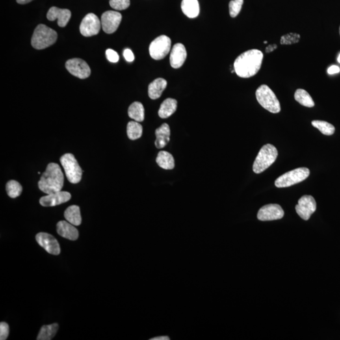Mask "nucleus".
I'll return each mask as SVG.
<instances>
[{"mask_svg":"<svg viewBox=\"0 0 340 340\" xmlns=\"http://www.w3.org/2000/svg\"><path fill=\"white\" fill-rule=\"evenodd\" d=\"M263 55L258 49L249 50L238 56L234 69L238 77L248 79L257 75L261 68Z\"/></svg>","mask_w":340,"mask_h":340,"instance_id":"f257e3e1","label":"nucleus"},{"mask_svg":"<svg viewBox=\"0 0 340 340\" xmlns=\"http://www.w3.org/2000/svg\"><path fill=\"white\" fill-rule=\"evenodd\" d=\"M41 191L46 194L61 191L64 185V175L60 166L49 163L38 183Z\"/></svg>","mask_w":340,"mask_h":340,"instance_id":"f03ea898","label":"nucleus"},{"mask_svg":"<svg viewBox=\"0 0 340 340\" xmlns=\"http://www.w3.org/2000/svg\"><path fill=\"white\" fill-rule=\"evenodd\" d=\"M57 39L58 34L55 30L46 25L40 24L34 30L31 44L35 49H44L55 44Z\"/></svg>","mask_w":340,"mask_h":340,"instance_id":"7ed1b4c3","label":"nucleus"},{"mask_svg":"<svg viewBox=\"0 0 340 340\" xmlns=\"http://www.w3.org/2000/svg\"><path fill=\"white\" fill-rule=\"evenodd\" d=\"M277 157L278 151L276 147L270 144L264 145L253 163V172L257 174L264 172L276 161Z\"/></svg>","mask_w":340,"mask_h":340,"instance_id":"20e7f679","label":"nucleus"},{"mask_svg":"<svg viewBox=\"0 0 340 340\" xmlns=\"http://www.w3.org/2000/svg\"><path fill=\"white\" fill-rule=\"evenodd\" d=\"M258 101L264 109L273 114L280 112V104L276 94L266 84H262L256 91Z\"/></svg>","mask_w":340,"mask_h":340,"instance_id":"39448f33","label":"nucleus"},{"mask_svg":"<svg viewBox=\"0 0 340 340\" xmlns=\"http://www.w3.org/2000/svg\"><path fill=\"white\" fill-rule=\"evenodd\" d=\"M60 161L69 182L74 184L79 183L81 181L83 172L74 155L70 153L65 154L60 158Z\"/></svg>","mask_w":340,"mask_h":340,"instance_id":"423d86ee","label":"nucleus"},{"mask_svg":"<svg viewBox=\"0 0 340 340\" xmlns=\"http://www.w3.org/2000/svg\"><path fill=\"white\" fill-rule=\"evenodd\" d=\"M310 174V171L307 168H300L290 171L279 177L275 182L277 187L284 188L291 187L295 184L302 182Z\"/></svg>","mask_w":340,"mask_h":340,"instance_id":"0eeeda50","label":"nucleus"},{"mask_svg":"<svg viewBox=\"0 0 340 340\" xmlns=\"http://www.w3.org/2000/svg\"><path fill=\"white\" fill-rule=\"evenodd\" d=\"M171 40L168 36H161L154 40L149 45V54L155 60H161L170 53Z\"/></svg>","mask_w":340,"mask_h":340,"instance_id":"6e6552de","label":"nucleus"},{"mask_svg":"<svg viewBox=\"0 0 340 340\" xmlns=\"http://www.w3.org/2000/svg\"><path fill=\"white\" fill-rule=\"evenodd\" d=\"M101 21L94 14H88L84 17L80 26V32L84 37H92L99 33Z\"/></svg>","mask_w":340,"mask_h":340,"instance_id":"1a4fd4ad","label":"nucleus"},{"mask_svg":"<svg viewBox=\"0 0 340 340\" xmlns=\"http://www.w3.org/2000/svg\"><path fill=\"white\" fill-rule=\"evenodd\" d=\"M66 68L71 75L80 79H87L91 74V69L88 64L79 58L67 60Z\"/></svg>","mask_w":340,"mask_h":340,"instance_id":"9d476101","label":"nucleus"},{"mask_svg":"<svg viewBox=\"0 0 340 340\" xmlns=\"http://www.w3.org/2000/svg\"><path fill=\"white\" fill-rule=\"evenodd\" d=\"M122 20V15L115 11H107L101 17V27L107 34L114 33Z\"/></svg>","mask_w":340,"mask_h":340,"instance_id":"9b49d317","label":"nucleus"},{"mask_svg":"<svg viewBox=\"0 0 340 340\" xmlns=\"http://www.w3.org/2000/svg\"><path fill=\"white\" fill-rule=\"evenodd\" d=\"M296 212L302 220H307L316 211V202L313 197L304 196L298 201L296 206Z\"/></svg>","mask_w":340,"mask_h":340,"instance_id":"f8f14e48","label":"nucleus"},{"mask_svg":"<svg viewBox=\"0 0 340 340\" xmlns=\"http://www.w3.org/2000/svg\"><path fill=\"white\" fill-rule=\"evenodd\" d=\"M284 216L282 208L278 204L264 205L258 212L257 218L261 221L279 220Z\"/></svg>","mask_w":340,"mask_h":340,"instance_id":"ddd939ff","label":"nucleus"},{"mask_svg":"<svg viewBox=\"0 0 340 340\" xmlns=\"http://www.w3.org/2000/svg\"><path fill=\"white\" fill-rule=\"evenodd\" d=\"M36 241L50 254L60 255V244L53 236L48 233H40L36 236Z\"/></svg>","mask_w":340,"mask_h":340,"instance_id":"4468645a","label":"nucleus"},{"mask_svg":"<svg viewBox=\"0 0 340 340\" xmlns=\"http://www.w3.org/2000/svg\"><path fill=\"white\" fill-rule=\"evenodd\" d=\"M71 194L68 192L60 191L47 194L40 199L41 205L44 207H54L62 204L70 200Z\"/></svg>","mask_w":340,"mask_h":340,"instance_id":"2eb2a0df","label":"nucleus"},{"mask_svg":"<svg viewBox=\"0 0 340 340\" xmlns=\"http://www.w3.org/2000/svg\"><path fill=\"white\" fill-rule=\"evenodd\" d=\"M71 17L70 10L60 9L53 6L50 8L47 14V19L50 21L58 20V24L60 27H66Z\"/></svg>","mask_w":340,"mask_h":340,"instance_id":"dca6fc26","label":"nucleus"},{"mask_svg":"<svg viewBox=\"0 0 340 340\" xmlns=\"http://www.w3.org/2000/svg\"><path fill=\"white\" fill-rule=\"evenodd\" d=\"M187 51L185 46L178 43L173 47L170 54V64L172 68L177 69L183 66L187 58Z\"/></svg>","mask_w":340,"mask_h":340,"instance_id":"f3484780","label":"nucleus"},{"mask_svg":"<svg viewBox=\"0 0 340 340\" xmlns=\"http://www.w3.org/2000/svg\"><path fill=\"white\" fill-rule=\"evenodd\" d=\"M57 232L60 237L66 238L71 241H75L79 237V233L74 225L68 221L61 220L58 223Z\"/></svg>","mask_w":340,"mask_h":340,"instance_id":"a211bd4d","label":"nucleus"},{"mask_svg":"<svg viewBox=\"0 0 340 340\" xmlns=\"http://www.w3.org/2000/svg\"><path fill=\"white\" fill-rule=\"evenodd\" d=\"M155 146L158 149L164 148L170 142V128L167 123H163L161 127L156 130Z\"/></svg>","mask_w":340,"mask_h":340,"instance_id":"6ab92c4d","label":"nucleus"},{"mask_svg":"<svg viewBox=\"0 0 340 340\" xmlns=\"http://www.w3.org/2000/svg\"><path fill=\"white\" fill-rule=\"evenodd\" d=\"M167 86V81L163 79H156L151 82L148 86V95L149 98L157 100L161 96L162 93Z\"/></svg>","mask_w":340,"mask_h":340,"instance_id":"aec40b11","label":"nucleus"},{"mask_svg":"<svg viewBox=\"0 0 340 340\" xmlns=\"http://www.w3.org/2000/svg\"><path fill=\"white\" fill-rule=\"evenodd\" d=\"M181 6L183 14L188 18H196L200 12L198 0H183Z\"/></svg>","mask_w":340,"mask_h":340,"instance_id":"412c9836","label":"nucleus"},{"mask_svg":"<svg viewBox=\"0 0 340 340\" xmlns=\"http://www.w3.org/2000/svg\"><path fill=\"white\" fill-rule=\"evenodd\" d=\"M177 101L173 99H167L161 103L158 111V115L161 119L169 118L176 112Z\"/></svg>","mask_w":340,"mask_h":340,"instance_id":"4be33fe9","label":"nucleus"},{"mask_svg":"<svg viewBox=\"0 0 340 340\" xmlns=\"http://www.w3.org/2000/svg\"><path fill=\"white\" fill-rule=\"evenodd\" d=\"M156 161L158 165L164 170H170L175 168V160L167 151H161L158 154Z\"/></svg>","mask_w":340,"mask_h":340,"instance_id":"5701e85b","label":"nucleus"},{"mask_svg":"<svg viewBox=\"0 0 340 340\" xmlns=\"http://www.w3.org/2000/svg\"><path fill=\"white\" fill-rule=\"evenodd\" d=\"M64 218L74 226H80L81 223L80 209L77 205H71L64 212Z\"/></svg>","mask_w":340,"mask_h":340,"instance_id":"b1692460","label":"nucleus"},{"mask_svg":"<svg viewBox=\"0 0 340 340\" xmlns=\"http://www.w3.org/2000/svg\"><path fill=\"white\" fill-rule=\"evenodd\" d=\"M128 115L130 118L136 122H142L144 120V108L142 104L139 101L132 103L128 109Z\"/></svg>","mask_w":340,"mask_h":340,"instance_id":"393cba45","label":"nucleus"},{"mask_svg":"<svg viewBox=\"0 0 340 340\" xmlns=\"http://www.w3.org/2000/svg\"><path fill=\"white\" fill-rule=\"evenodd\" d=\"M58 329H59V325L57 323L43 326L40 329V334L38 336L37 340H51L55 337Z\"/></svg>","mask_w":340,"mask_h":340,"instance_id":"a878e982","label":"nucleus"},{"mask_svg":"<svg viewBox=\"0 0 340 340\" xmlns=\"http://www.w3.org/2000/svg\"><path fill=\"white\" fill-rule=\"evenodd\" d=\"M294 98L300 105L305 107L311 108L315 106V102L310 95L303 89H298L296 90Z\"/></svg>","mask_w":340,"mask_h":340,"instance_id":"bb28decb","label":"nucleus"},{"mask_svg":"<svg viewBox=\"0 0 340 340\" xmlns=\"http://www.w3.org/2000/svg\"><path fill=\"white\" fill-rule=\"evenodd\" d=\"M127 136L131 140L140 139L142 134V127L138 122L131 121L127 126Z\"/></svg>","mask_w":340,"mask_h":340,"instance_id":"cd10ccee","label":"nucleus"},{"mask_svg":"<svg viewBox=\"0 0 340 340\" xmlns=\"http://www.w3.org/2000/svg\"><path fill=\"white\" fill-rule=\"evenodd\" d=\"M312 125L324 135L331 136L335 133V127L325 121L314 120L312 122Z\"/></svg>","mask_w":340,"mask_h":340,"instance_id":"c85d7f7f","label":"nucleus"},{"mask_svg":"<svg viewBox=\"0 0 340 340\" xmlns=\"http://www.w3.org/2000/svg\"><path fill=\"white\" fill-rule=\"evenodd\" d=\"M6 190L10 198H16L20 196L22 192V187L18 181L10 180L6 183Z\"/></svg>","mask_w":340,"mask_h":340,"instance_id":"c756f323","label":"nucleus"},{"mask_svg":"<svg viewBox=\"0 0 340 340\" xmlns=\"http://www.w3.org/2000/svg\"><path fill=\"white\" fill-rule=\"evenodd\" d=\"M243 1V0H232V1L229 2V14H230L231 17L235 18L240 14V11L241 10Z\"/></svg>","mask_w":340,"mask_h":340,"instance_id":"7c9ffc66","label":"nucleus"},{"mask_svg":"<svg viewBox=\"0 0 340 340\" xmlns=\"http://www.w3.org/2000/svg\"><path fill=\"white\" fill-rule=\"evenodd\" d=\"M300 39V36L297 33H289L284 35L281 38L280 44L281 45H292L296 44Z\"/></svg>","mask_w":340,"mask_h":340,"instance_id":"2f4dec72","label":"nucleus"},{"mask_svg":"<svg viewBox=\"0 0 340 340\" xmlns=\"http://www.w3.org/2000/svg\"><path fill=\"white\" fill-rule=\"evenodd\" d=\"M110 5L116 10L127 9L130 6V0H110Z\"/></svg>","mask_w":340,"mask_h":340,"instance_id":"473e14b6","label":"nucleus"},{"mask_svg":"<svg viewBox=\"0 0 340 340\" xmlns=\"http://www.w3.org/2000/svg\"><path fill=\"white\" fill-rule=\"evenodd\" d=\"M9 335V326L5 322L0 323V340H5Z\"/></svg>","mask_w":340,"mask_h":340,"instance_id":"72a5a7b5","label":"nucleus"},{"mask_svg":"<svg viewBox=\"0 0 340 340\" xmlns=\"http://www.w3.org/2000/svg\"><path fill=\"white\" fill-rule=\"evenodd\" d=\"M105 55L107 59L109 60L110 62L116 63V62L119 61V56L118 54L117 53V52L114 51V50L110 49H107V51H106Z\"/></svg>","mask_w":340,"mask_h":340,"instance_id":"f704fd0d","label":"nucleus"},{"mask_svg":"<svg viewBox=\"0 0 340 340\" xmlns=\"http://www.w3.org/2000/svg\"><path fill=\"white\" fill-rule=\"evenodd\" d=\"M123 57L125 58V60L127 62H133L134 59H135L133 51L129 49L124 50V51H123Z\"/></svg>","mask_w":340,"mask_h":340,"instance_id":"c9c22d12","label":"nucleus"},{"mask_svg":"<svg viewBox=\"0 0 340 340\" xmlns=\"http://www.w3.org/2000/svg\"><path fill=\"white\" fill-rule=\"evenodd\" d=\"M340 71V69L338 66H331L328 69V73L329 75H334L339 73Z\"/></svg>","mask_w":340,"mask_h":340,"instance_id":"e433bc0d","label":"nucleus"},{"mask_svg":"<svg viewBox=\"0 0 340 340\" xmlns=\"http://www.w3.org/2000/svg\"><path fill=\"white\" fill-rule=\"evenodd\" d=\"M277 44L269 45L268 47H266L265 51L266 53H271V52L275 51V50L277 49Z\"/></svg>","mask_w":340,"mask_h":340,"instance_id":"4c0bfd02","label":"nucleus"},{"mask_svg":"<svg viewBox=\"0 0 340 340\" xmlns=\"http://www.w3.org/2000/svg\"><path fill=\"white\" fill-rule=\"evenodd\" d=\"M32 0H17V3L21 4V5H24V4H27L30 3Z\"/></svg>","mask_w":340,"mask_h":340,"instance_id":"58836bf2","label":"nucleus"},{"mask_svg":"<svg viewBox=\"0 0 340 340\" xmlns=\"http://www.w3.org/2000/svg\"><path fill=\"white\" fill-rule=\"evenodd\" d=\"M151 340H169V338L166 337H160L155 338V339H151Z\"/></svg>","mask_w":340,"mask_h":340,"instance_id":"ea45409f","label":"nucleus"},{"mask_svg":"<svg viewBox=\"0 0 340 340\" xmlns=\"http://www.w3.org/2000/svg\"><path fill=\"white\" fill-rule=\"evenodd\" d=\"M338 60V62H339V63H340V55H339V57H338V60Z\"/></svg>","mask_w":340,"mask_h":340,"instance_id":"a19ab883","label":"nucleus"},{"mask_svg":"<svg viewBox=\"0 0 340 340\" xmlns=\"http://www.w3.org/2000/svg\"><path fill=\"white\" fill-rule=\"evenodd\" d=\"M267 41H264V44H267Z\"/></svg>","mask_w":340,"mask_h":340,"instance_id":"79ce46f5","label":"nucleus"},{"mask_svg":"<svg viewBox=\"0 0 340 340\" xmlns=\"http://www.w3.org/2000/svg\"></svg>","mask_w":340,"mask_h":340,"instance_id":"37998d69","label":"nucleus"}]
</instances>
